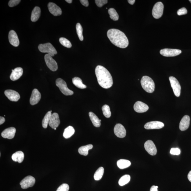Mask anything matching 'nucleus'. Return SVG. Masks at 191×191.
I'll return each instance as SVG.
<instances>
[{
  "label": "nucleus",
  "mask_w": 191,
  "mask_h": 191,
  "mask_svg": "<svg viewBox=\"0 0 191 191\" xmlns=\"http://www.w3.org/2000/svg\"><path fill=\"white\" fill-rule=\"evenodd\" d=\"M95 72L97 81L101 87L106 89L112 87L113 84L112 77L106 68L99 65L96 68Z\"/></svg>",
  "instance_id": "1"
},
{
  "label": "nucleus",
  "mask_w": 191,
  "mask_h": 191,
  "mask_svg": "<svg viewBox=\"0 0 191 191\" xmlns=\"http://www.w3.org/2000/svg\"><path fill=\"white\" fill-rule=\"evenodd\" d=\"M109 39L114 45L121 48H127L128 45V40L124 33L119 30L111 29L107 33Z\"/></svg>",
  "instance_id": "2"
},
{
  "label": "nucleus",
  "mask_w": 191,
  "mask_h": 191,
  "mask_svg": "<svg viewBox=\"0 0 191 191\" xmlns=\"http://www.w3.org/2000/svg\"><path fill=\"white\" fill-rule=\"evenodd\" d=\"M141 83L142 87L146 92L152 93L155 90V83L151 77L144 76L142 77Z\"/></svg>",
  "instance_id": "3"
},
{
  "label": "nucleus",
  "mask_w": 191,
  "mask_h": 191,
  "mask_svg": "<svg viewBox=\"0 0 191 191\" xmlns=\"http://www.w3.org/2000/svg\"><path fill=\"white\" fill-rule=\"evenodd\" d=\"M39 50L41 52L46 53L51 56H54L57 54L56 49L50 43L40 44L38 47Z\"/></svg>",
  "instance_id": "4"
},
{
  "label": "nucleus",
  "mask_w": 191,
  "mask_h": 191,
  "mask_svg": "<svg viewBox=\"0 0 191 191\" xmlns=\"http://www.w3.org/2000/svg\"><path fill=\"white\" fill-rule=\"evenodd\" d=\"M56 84L61 92L64 95L70 96L74 94L72 91L70 90L68 88L66 82L63 79H57L56 80Z\"/></svg>",
  "instance_id": "5"
},
{
  "label": "nucleus",
  "mask_w": 191,
  "mask_h": 191,
  "mask_svg": "<svg viewBox=\"0 0 191 191\" xmlns=\"http://www.w3.org/2000/svg\"><path fill=\"white\" fill-rule=\"evenodd\" d=\"M164 6L161 2H157L155 4L152 10V14L153 17L159 19L163 15Z\"/></svg>",
  "instance_id": "6"
},
{
  "label": "nucleus",
  "mask_w": 191,
  "mask_h": 191,
  "mask_svg": "<svg viewBox=\"0 0 191 191\" xmlns=\"http://www.w3.org/2000/svg\"><path fill=\"white\" fill-rule=\"evenodd\" d=\"M169 79L175 95L177 97H179L181 94V86L179 81L174 77L171 76Z\"/></svg>",
  "instance_id": "7"
},
{
  "label": "nucleus",
  "mask_w": 191,
  "mask_h": 191,
  "mask_svg": "<svg viewBox=\"0 0 191 191\" xmlns=\"http://www.w3.org/2000/svg\"><path fill=\"white\" fill-rule=\"evenodd\" d=\"M35 179L34 177L31 175H28L22 180L20 183L21 187L23 189H26L31 187L34 185Z\"/></svg>",
  "instance_id": "8"
},
{
  "label": "nucleus",
  "mask_w": 191,
  "mask_h": 191,
  "mask_svg": "<svg viewBox=\"0 0 191 191\" xmlns=\"http://www.w3.org/2000/svg\"><path fill=\"white\" fill-rule=\"evenodd\" d=\"M44 59L48 67L52 71H56L58 69L57 64L56 61L52 58V56L47 54L44 56Z\"/></svg>",
  "instance_id": "9"
},
{
  "label": "nucleus",
  "mask_w": 191,
  "mask_h": 191,
  "mask_svg": "<svg viewBox=\"0 0 191 191\" xmlns=\"http://www.w3.org/2000/svg\"><path fill=\"white\" fill-rule=\"evenodd\" d=\"M182 51L176 49H164L160 51V54L165 57H174L180 54Z\"/></svg>",
  "instance_id": "10"
},
{
  "label": "nucleus",
  "mask_w": 191,
  "mask_h": 191,
  "mask_svg": "<svg viewBox=\"0 0 191 191\" xmlns=\"http://www.w3.org/2000/svg\"><path fill=\"white\" fill-rule=\"evenodd\" d=\"M144 148L147 152L150 155H155L157 153V149L155 144L151 140L146 141L144 144Z\"/></svg>",
  "instance_id": "11"
},
{
  "label": "nucleus",
  "mask_w": 191,
  "mask_h": 191,
  "mask_svg": "<svg viewBox=\"0 0 191 191\" xmlns=\"http://www.w3.org/2000/svg\"><path fill=\"white\" fill-rule=\"evenodd\" d=\"M164 126V124L161 122L153 121L146 123L144 127L147 130L159 129L163 128Z\"/></svg>",
  "instance_id": "12"
},
{
  "label": "nucleus",
  "mask_w": 191,
  "mask_h": 191,
  "mask_svg": "<svg viewBox=\"0 0 191 191\" xmlns=\"http://www.w3.org/2000/svg\"><path fill=\"white\" fill-rule=\"evenodd\" d=\"M4 94L9 99L12 101L17 102L20 98L19 93L14 90H6L5 91Z\"/></svg>",
  "instance_id": "13"
},
{
  "label": "nucleus",
  "mask_w": 191,
  "mask_h": 191,
  "mask_svg": "<svg viewBox=\"0 0 191 191\" xmlns=\"http://www.w3.org/2000/svg\"><path fill=\"white\" fill-rule=\"evenodd\" d=\"M48 6L49 11L54 16H58L62 14V11L61 9L56 4L51 2L49 3Z\"/></svg>",
  "instance_id": "14"
},
{
  "label": "nucleus",
  "mask_w": 191,
  "mask_h": 191,
  "mask_svg": "<svg viewBox=\"0 0 191 191\" xmlns=\"http://www.w3.org/2000/svg\"><path fill=\"white\" fill-rule=\"evenodd\" d=\"M114 134L116 136L121 138L125 137L126 135V130L124 126L120 124H117L114 128Z\"/></svg>",
  "instance_id": "15"
},
{
  "label": "nucleus",
  "mask_w": 191,
  "mask_h": 191,
  "mask_svg": "<svg viewBox=\"0 0 191 191\" xmlns=\"http://www.w3.org/2000/svg\"><path fill=\"white\" fill-rule=\"evenodd\" d=\"M134 110L137 113H143L145 112L148 110L149 106L143 102L138 101L136 102L134 106Z\"/></svg>",
  "instance_id": "16"
},
{
  "label": "nucleus",
  "mask_w": 191,
  "mask_h": 191,
  "mask_svg": "<svg viewBox=\"0 0 191 191\" xmlns=\"http://www.w3.org/2000/svg\"><path fill=\"white\" fill-rule=\"evenodd\" d=\"M9 39L10 43L15 47L19 45V40L16 32L14 30L10 31L9 34Z\"/></svg>",
  "instance_id": "17"
},
{
  "label": "nucleus",
  "mask_w": 191,
  "mask_h": 191,
  "mask_svg": "<svg viewBox=\"0 0 191 191\" xmlns=\"http://www.w3.org/2000/svg\"><path fill=\"white\" fill-rule=\"evenodd\" d=\"M16 128L10 127L6 129L2 133L1 135L4 138L12 139L15 137L16 133Z\"/></svg>",
  "instance_id": "18"
},
{
  "label": "nucleus",
  "mask_w": 191,
  "mask_h": 191,
  "mask_svg": "<svg viewBox=\"0 0 191 191\" xmlns=\"http://www.w3.org/2000/svg\"><path fill=\"white\" fill-rule=\"evenodd\" d=\"M41 93L37 89H34L32 91L31 96L30 99L31 105H34L38 103L41 100Z\"/></svg>",
  "instance_id": "19"
},
{
  "label": "nucleus",
  "mask_w": 191,
  "mask_h": 191,
  "mask_svg": "<svg viewBox=\"0 0 191 191\" xmlns=\"http://www.w3.org/2000/svg\"><path fill=\"white\" fill-rule=\"evenodd\" d=\"M60 123L59 115L57 113H53L51 117L49 125L52 128L54 129L58 127Z\"/></svg>",
  "instance_id": "20"
},
{
  "label": "nucleus",
  "mask_w": 191,
  "mask_h": 191,
  "mask_svg": "<svg viewBox=\"0 0 191 191\" xmlns=\"http://www.w3.org/2000/svg\"><path fill=\"white\" fill-rule=\"evenodd\" d=\"M190 117L188 115H186L182 118L179 124V129L182 131H185L189 127Z\"/></svg>",
  "instance_id": "21"
},
{
  "label": "nucleus",
  "mask_w": 191,
  "mask_h": 191,
  "mask_svg": "<svg viewBox=\"0 0 191 191\" xmlns=\"http://www.w3.org/2000/svg\"><path fill=\"white\" fill-rule=\"evenodd\" d=\"M12 72L10 75V78L12 81H15L19 79L23 75V69L21 67H17L14 70H12Z\"/></svg>",
  "instance_id": "22"
},
{
  "label": "nucleus",
  "mask_w": 191,
  "mask_h": 191,
  "mask_svg": "<svg viewBox=\"0 0 191 191\" xmlns=\"http://www.w3.org/2000/svg\"><path fill=\"white\" fill-rule=\"evenodd\" d=\"M41 14V9L38 6H36L32 11L31 16V20L32 22H36L39 19Z\"/></svg>",
  "instance_id": "23"
},
{
  "label": "nucleus",
  "mask_w": 191,
  "mask_h": 191,
  "mask_svg": "<svg viewBox=\"0 0 191 191\" xmlns=\"http://www.w3.org/2000/svg\"><path fill=\"white\" fill-rule=\"evenodd\" d=\"M24 157L23 153L21 151H19L13 154L12 159L15 162H17L19 163H21L23 161Z\"/></svg>",
  "instance_id": "24"
},
{
  "label": "nucleus",
  "mask_w": 191,
  "mask_h": 191,
  "mask_svg": "<svg viewBox=\"0 0 191 191\" xmlns=\"http://www.w3.org/2000/svg\"><path fill=\"white\" fill-rule=\"evenodd\" d=\"M89 116L91 121H92L93 125L96 127H99L101 125V122L99 121V117L97 115L92 112L89 113Z\"/></svg>",
  "instance_id": "25"
},
{
  "label": "nucleus",
  "mask_w": 191,
  "mask_h": 191,
  "mask_svg": "<svg viewBox=\"0 0 191 191\" xmlns=\"http://www.w3.org/2000/svg\"><path fill=\"white\" fill-rule=\"evenodd\" d=\"M117 165L119 168L124 169L129 167L131 165V163L128 160L122 159L117 161Z\"/></svg>",
  "instance_id": "26"
},
{
  "label": "nucleus",
  "mask_w": 191,
  "mask_h": 191,
  "mask_svg": "<svg viewBox=\"0 0 191 191\" xmlns=\"http://www.w3.org/2000/svg\"><path fill=\"white\" fill-rule=\"evenodd\" d=\"M93 147V145L91 144L81 146L78 149V152L80 154L87 156L88 154V151L92 149Z\"/></svg>",
  "instance_id": "27"
},
{
  "label": "nucleus",
  "mask_w": 191,
  "mask_h": 191,
  "mask_svg": "<svg viewBox=\"0 0 191 191\" xmlns=\"http://www.w3.org/2000/svg\"><path fill=\"white\" fill-rule=\"evenodd\" d=\"M75 130L72 126H69L64 130L63 136L66 139L70 138L74 134Z\"/></svg>",
  "instance_id": "28"
},
{
  "label": "nucleus",
  "mask_w": 191,
  "mask_h": 191,
  "mask_svg": "<svg viewBox=\"0 0 191 191\" xmlns=\"http://www.w3.org/2000/svg\"><path fill=\"white\" fill-rule=\"evenodd\" d=\"M72 82L76 87L79 88L84 89L87 87L86 85L83 84L82 80L79 77H74L72 79Z\"/></svg>",
  "instance_id": "29"
},
{
  "label": "nucleus",
  "mask_w": 191,
  "mask_h": 191,
  "mask_svg": "<svg viewBox=\"0 0 191 191\" xmlns=\"http://www.w3.org/2000/svg\"><path fill=\"white\" fill-rule=\"evenodd\" d=\"M52 114V112L49 111L44 117L42 122V126L44 128H47Z\"/></svg>",
  "instance_id": "30"
},
{
  "label": "nucleus",
  "mask_w": 191,
  "mask_h": 191,
  "mask_svg": "<svg viewBox=\"0 0 191 191\" xmlns=\"http://www.w3.org/2000/svg\"><path fill=\"white\" fill-rule=\"evenodd\" d=\"M108 13L111 19L114 21L118 20L119 18V15L114 9L113 8L110 9L108 10Z\"/></svg>",
  "instance_id": "31"
},
{
  "label": "nucleus",
  "mask_w": 191,
  "mask_h": 191,
  "mask_svg": "<svg viewBox=\"0 0 191 191\" xmlns=\"http://www.w3.org/2000/svg\"><path fill=\"white\" fill-rule=\"evenodd\" d=\"M104 172V169L103 168L101 167L98 169L94 175L95 180L96 181H99L100 180L103 176Z\"/></svg>",
  "instance_id": "32"
},
{
  "label": "nucleus",
  "mask_w": 191,
  "mask_h": 191,
  "mask_svg": "<svg viewBox=\"0 0 191 191\" xmlns=\"http://www.w3.org/2000/svg\"><path fill=\"white\" fill-rule=\"evenodd\" d=\"M130 175H123L119 179V184L120 186H123L128 184L130 180Z\"/></svg>",
  "instance_id": "33"
},
{
  "label": "nucleus",
  "mask_w": 191,
  "mask_h": 191,
  "mask_svg": "<svg viewBox=\"0 0 191 191\" xmlns=\"http://www.w3.org/2000/svg\"><path fill=\"white\" fill-rule=\"evenodd\" d=\"M103 113L104 116L106 118H110L111 115L109 106L106 104L104 105L102 107Z\"/></svg>",
  "instance_id": "34"
},
{
  "label": "nucleus",
  "mask_w": 191,
  "mask_h": 191,
  "mask_svg": "<svg viewBox=\"0 0 191 191\" xmlns=\"http://www.w3.org/2000/svg\"><path fill=\"white\" fill-rule=\"evenodd\" d=\"M77 32L79 38L81 41H83L84 37L83 34V29L81 24L80 23H77L76 26Z\"/></svg>",
  "instance_id": "35"
},
{
  "label": "nucleus",
  "mask_w": 191,
  "mask_h": 191,
  "mask_svg": "<svg viewBox=\"0 0 191 191\" xmlns=\"http://www.w3.org/2000/svg\"><path fill=\"white\" fill-rule=\"evenodd\" d=\"M59 41L62 45L64 47L70 48H71L72 45L70 42L67 39L64 38L62 37L59 39Z\"/></svg>",
  "instance_id": "36"
},
{
  "label": "nucleus",
  "mask_w": 191,
  "mask_h": 191,
  "mask_svg": "<svg viewBox=\"0 0 191 191\" xmlns=\"http://www.w3.org/2000/svg\"><path fill=\"white\" fill-rule=\"evenodd\" d=\"M69 186L67 184H62L57 188L56 191H68L69 190Z\"/></svg>",
  "instance_id": "37"
},
{
  "label": "nucleus",
  "mask_w": 191,
  "mask_h": 191,
  "mask_svg": "<svg viewBox=\"0 0 191 191\" xmlns=\"http://www.w3.org/2000/svg\"><path fill=\"white\" fill-rule=\"evenodd\" d=\"M107 0H96L95 3L99 7H102L104 5L107 3Z\"/></svg>",
  "instance_id": "38"
},
{
  "label": "nucleus",
  "mask_w": 191,
  "mask_h": 191,
  "mask_svg": "<svg viewBox=\"0 0 191 191\" xmlns=\"http://www.w3.org/2000/svg\"><path fill=\"white\" fill-rule=\"evenodd\" d=\"M21 1L20 0H10L9 2V6L10 7H14L19 4Z\"/></svg>",
  "instance_id": "39"
},
{
  "label": "nucleus",
  "mask_w": 191,
  "mask_h": 191,
  "mask_svg": "<svg viewBox=\"0 0 191 191\" xmlns=\"http://www.w3.org/2000/svg\"><path fill=\"white\" fill-rule=\"evenodd\" d=\"M170 154L174 155H179L180 154L181 150L178 148H173L171 149Z\"/></svg>",
  "instance_id": "40"
},
{
  "label": "nucleus",
  "mask_w": 191,
  "mask_h": 191,
  "mask_svg": "<svg viewBox=\"0 0 191 191\" xmlns=\"http://www.w3.org/2000/svg\"><path fill=\"white\" fill-rule=\"evenodd\" d=\"M187 10L185 8H182L178 10L177 14L179 16L186 15L187 14Z\"/></svg>",
  "instance_id": "41"
},
{
  "label": "nucleus",
  "mask_w": 191,
  "mask_h": 191,
  "mask_svg": "<svg viewBox=\"0 0 191 191\" xmlns=\"http://www.w3.org/2000/svg\"><path fill=\"white\" fill-rule=\"evenodd\" d=\"M80 1L82 5L86 7H88L89 5L88 1V0H81Z\"/></svg>",
  "instance_id": "42"
},
{
  "label": "nucleus",
  "mask_w": 191,
  "mask_h": 191,
  "mask_svg": "<svg viewBox=\"0 0 191 191\" xmlns=\"http://www.w3.org/2000/svg\"><path fill=\"white\" fill-rule=\"evenodd\" d=\"M158 187V186H153L151 188L150 191H158V190H157Z\"/></svg>",
  "instance_id": "43"
},
{
  "label": "nucleus",
  "mask_w": 191,
  "mask_h": 191,
  "mask_svg": "<svg viewBox=\"0 0 191 191\" xmlns=\"http://www.w3.org/2000/svg\"><path fill=\"white\" fill-rule=\"evenodd\" d=\"M5 121V119L4 117H0V125L3 124Z\"/></svg>",
  "instance_id": "44"
},
{
  "label": "nucleus",
  "mask_w": 191,
  "mask_h": 191,
  "mask_svg": "<svg viewBox=\"0 0 191 191\" xmlns=\"http://www.w3.org/2000/svg\"><path fill=\"white\" fill-rule=\"evenodd\" d=\"M128 3L131 4V5H133L135 2V0H128Z\"/></svg>",
  "instance_id": "45"
},
{
  "label": "nucleus",
  "mask_w": 191,
  "mask_h": 191,
  "mask_svg": "<svg viewBox=\"0 0 191 191\" xmlns=\"http://www.w3.org/2000/svg\"><path fill=\"white\" fill-rule=\"evenodd\" d=\"M188 178L190 182H191V171L189 173L188 175Z\"/></svg>",
  "instance_id": "46"
},
{
  "label": "nucleus",
  "mask_w": 191,
  "mask_h": 191,
  "mask_svg": "<svg viewBox=\"0 0 191 191\" xmlns=\"http://www.w3.org/2000/svg\"><path fill=\"white\" fill-rule=\"evenodd\" d=\"M66 1L68 3H71L72 2V0H66Z\"/></svg>",
  "instance_id": "47"
},
{
  "label": "nucleus",
  "mask_w": 191,
  "mask_h": 191,
  "mask_svg": "<svg viewBox=\"0 0 191 191\" xmlns=\"http://www.w3.org/2000/svg\"><path fill=\"white\" fill-rule=\"evenodd\" d=\"M189 1L190 2V3H191V0H189Z\"/></svg>",
  "instance_id": "48"
},
{
  "label": "nucleus",
  "mask_w": 191,
  "mask_h": 191,
  "mask_svg": "<svg viewBox=\"0 0 191 191\" xmlns=\"http://www.w3.org/2000/svg\"><path fill=\"white\" fill-rule=\"evenodd\" d=\"M54 130H56V128H54Z\"/></svg>",
  "instance_id": "49"
}]
</instances>
